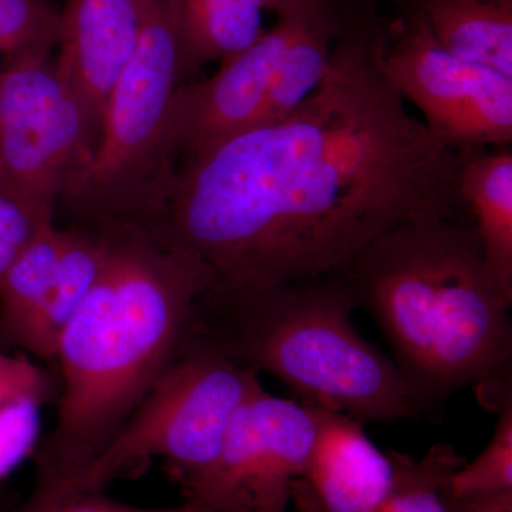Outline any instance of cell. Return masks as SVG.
I'll list each match as a JSON object with an SVG mask.
<instances>
[{
	"mask_svg": "<svg viewBox=\"0 0 512 512\" xmlns=\"http://www.w3.org/2000/svg\"><path fill=\"white\" fill-rule=\"evenodd\" d=\"M382 49L376 26L342 29L301 106L177 165L148 231L200 259L204 295L338 274L392 229L466 210V154L410 113L383 74Z\"/></svg>",
	"mask_w": 512,
	"mask_h": 512,
	"instance_id": "1",
	"label": "cell"
},
{
	"mask_svg": "<svg viewBox=\"0 0 512 512\" xmlns=\"http://www.w3.org/2000/svg\"><path fill=\"white\" fill-rule=\"evenodd\" d=\"M100 231L106 256L99 278L56 350V424L33 454L32 495L40 497L73 483L116 436L184 345L210 286L200 259L146 228Z\"/></svg>",
	"mask_w": 512,
	"mask_h": 512,
	"instance_id": "2",
	"label": "cell"
},
{
	"mask_svg": "<svg viewBox=\"0 0 512 512\" xmlns=\"http://www.w3.org/2000/svg\"><path fill=\"white\" fill-rule=\"evenodd\" d=\"M382 330L421 412L477 387L511 393L512 298L491 275L473 222L427 215L376 239L342 271Z\"/></svg>",
	"mask_w": 512,
	"mask_h": 512,
	"instance_id": "3",
	"label": "cell"
},
{
	"mask_svg": "<svg viewBox=\"0 0 512 512\" xmlns=\"http://www.w3.org/2000/svg\"><path fill=\"white\" fill-rule=\"evenodd\" d=\"M342 272L235 295H202L192 329L239 365L269 373L299 397L359 421L421 412L392 359L353 325Z\"/></svg>",
	"mask_w": 512,
	"mask_h": 512,
	"instance_id": "4",
	"label": "cell"
},
{
	"mask_svg": "<svg viewBox=\"0 0 512 512\" xmlns=\"http://www.w3.org/2000/svg\"><path fill=\"white\" fill-rule=\"evenodd\" d=\"M181 84L167 0H151L137 50L107 99L89 164L60 202L73 227L154 224L177 173L167 124Z\"/></svg>",
	"mask_w": 512,
	"mask_h": 512,
	"instance_id": "5",
	"label": "cell"
},
{
	"mask_svg": "<svg viewBox=\"0 0 512 512\" xmlns=\"http://www.w3.org/2000/svg\"><path fill=\"white\" fill-rule=\"evenodd\" d=\"M256 42L210 79L181 84L168 113L177 168L212 144L284 119L316 89L343 26L330 0H296Z\"/></svg>",
	"mask_w": 512,
	"mask_h": 512,
	"instance_id": "6",
	"label": "cell"
},
{
	"mask_svg": "<svg viewBox=\"0 0 512 512\" xmlns=\"http://www.w3.org/2000/svg\"><path fill=\"white\" fill-rule=\"evenodd\" d=\"M261 386L211 340L190 335L107 447L56 495L96 493L153 458H164L180 487L217 460L241 404ZM39 497V495H36Z\"/></svg>",
	"mask_w": 512,
	"mask_h": 512,
	"instance_id": "7",
	"label": "cell"
},
{
	"mask_svg": "<svg viewBox=\"0 0 512 512\" xmlns=\"http://www.w3.org/2000/svg\"><path fill=\"white\" fill-rule=\"evenodd\" d=\"M97 134L50 56L0 69V171L39 224L57 208L92 157Z\"/></svg>",
	"mask_w": 512,
	"mask_h": 512,
	"instance_id": "8",
	"label": "cell"
},
{
	"mask_svg": "<svg viewBox=\"0 0 512 512\" xmlns=\"http://www.w3.org/2000/svg\"><path fill=\"white\" fill-rule=\"evenodd\" d=\"M384 35L380 66L441 143L460 151L512 143V77L448 52L410 8Z\"/></svg>",
	"mask_w": 512,
	"mask_h": 512,
	"instance_id": "9",
	"label": "cell"
},
{
	"mask_svg": "<svg viewBox=\"0 0 512 512\" xmlns=\"http://www.w3.org/2000/svg\"><path fill=\"white\" fill-rule=\"evenodd\" d=\"M315 436L309 404L276 397L261 384L239 407L214 464L181 487L185 501L215 512L286 508Z\"/></svg>",
	"mask_w": 512,
	"mask_h": 512,
	"instance_id": "10",
	"label": "cell"
},
{
	"mask_svg": "<svg viewBox=\"0 0 512 512\" xmlns=\"http://www.w3.org/2000/svg\"><path fill=\"white\" fill-rule=\"evenodd\" d=\"M306 404L315 414V443L289 501L298 512H375L396 480L392 454L375 446L362 421Z\"/></svg>",
	"mask_w": 512,
	"mask_h": 512,
	"instance_id": "11",
	"label": "cell"
},
{
	"mask_svg": "<svg viewBox=\"0 0 512 512\" xmlns=\"http://www.w3.org/2000/svg\"><path fill=\"white\" fill-rule=\"evenodd\" d=\"M151 0H66L57 67L99 137L114 84L137 50Z\"/></svg>",
	"mask_w": 512,
	"mask_h": 512,
	"instance_id": "12",
	"label": "cell"
},
{
	"mask_svg": "<svg viewBox=\"0 0 512 512\" xmlns=\"http://www.w3.org/2000/svg\"><path fill=\"white\" fill-rule=\"evenodd\" d=\"M104 256L103 231L67 228L66 245L49 284L26 315L0 338V346L22 349L39 359L55 362L64 329L92 291Z\"/></svg>",
	"mask_w": 512,
	"mask_h": 512,
	"instance_id": "13",
	"label": "cell"
},
{
	"mask_svg": "<svg viewBox=\"0 0 512 512\" xmlns=\"http://www.w3.org/2000/svg\"><path fill=\"white\" fill-rule=\"evenodd\" d=\"M458 194L495 282L512 298V148L471 151L461 163Z\"/></svg>",
	"mask_w": 512,
	"mask_h": 512,
	"instance_id": "14",
	"label": "cell"
},
{
	"mask_svg": "<svg viewBox=\"0 0 512 512\" xmlns=\"http://www.w3.org/2000/svg\"><path fill=\"white\" fill-rule=\"evenodd\" d=\"M167 5L181 80L205 64L231 59L265 32V0H167Z\"/></svg>",
	"mask_w": 512,
	"mask_h": 512,
	"instance_id": "15",
	"label": "cell"
},
{
	"mask_svg": "<svg viewBox=\"0 0 512 512\" xmlns=\"http://www.w3.org/2000/svg\"><path fill=\"white\" fill-rule=\"evenodd\" d=\"M448 52L512 77V0H412Z\"/></svg>",
	"mask_w": 512,
	"mask_h": 512,
	"instance_id": "16",
	"label": "cell"
},
{
	"mask_svg": "<svg viewBox=\"0 0 512 512\" xmlns=\"http://www.w3.org/2000/svg\"><path fill=\"white\" fill-rule=\"evenodd\" d=\"M396 480L375 512H460L450 480L466 458L450 444H434L421 458L390 451Z\"/></svg>",
	"mask_w": 512,
	"mask_h": 512,
	"instance_id": "17",
	"label": "cell"
},
{
	"mask_svg": "<svg viewBox=\"0 0 512 512\" xmlns=\"http://www.w3.org/2000/svg\"><path fill=\"white\" fill-rule=\"evenodd\" d=\"M62 33V10L50 0H0V69L50 56Z\"/></svg>",
	"mask_w": 512,
	"mask_h": 512,
	"instance_id": "18",
	"label": "cell"
},
{
	"mask_svg": "<svg viewBox=\"0 0 512 512\" xmlns=\"http://www.w3.org/2000/svg\"><path fill=\"white\" fill-rule=\"evenodd\" d=\"M451 493L466 495L512 491V394L498 407V421L483 453L464 463L450 480Z\"/></svg>",
	"mask_w": 512,
	"mask_h": 512,
	"instance_id": "19",
	"label": "cell"
},
{
	"mask_svg": "<svg viewBox=\"0 0 512 512\" xmlns=\"http://www.w3.org/2000/svg\"><path fill=\"white\" fill-rule=\"evenodd\" d=\"M42 406L35 399L0 404V483L35 454L40 443Z\"/></svg>",
	"mask_w": 512,
	"mask_h": 512,
	"instance_id": "20",
	"label": "cell"
},
{
	"mask_svg": "<svg viewBox=\"0 0 512 512\" xmlns=\"http://www.w3.org/2000/svg\"><path fill=\"white\" fill-rule=\"evenodd\" d=\"M13 512H215L204 505L185 501L175 507L147 508L120 503L107 497L104 491L35 497L30 495L22 507Z\"/></svg>",
	"mask_w": 512,
	"mask_h": 512,
	"instance_id": "21",
	"label": "cell"
},
{
	"mask_svg": "<svg viewBox=\"0 0 512 512\" xmlns=\"http://www.w3.org/2000/svg\"><path fill=\"white\" fill-rule=\"evenodd\" d=\"M52 377L28 356L8 355L0 350V404L18 399L47 403L55 397Z\"/></svg>",
	"mask_w": 512,
	"mask_h": 512,
	"instance_id": "22",
	"label": "cell"
},
{
	"mask_svg": "<svg viewBox=\"0 0 512 512\" xmlns=\"http://www.w3.org/2000/svg\"><path fill=\"white\" fill-rule=\"evenodd\" d=\"M49 227L39 224L19 202L0 194V242L19 251Z\"/></svg>",
	"mask_w": 512,
	"mask_h": 512,
	"instance_id": "23",
	"label": "cell"
},
{
	"mask_svg": "<svg viewBox=\"0 0 512 512\" xmlns=\"http://www.w3.org/2000/svg\"><path fill=\"white\" fill-rule=\"evenodd\" d=\"M456 497V495H454ZM460 512H512V491L456 497Z\"/></svg>",
	"mask_w": 512,
	"mask_h": 512,
	"instance_id": "24",
	"label": "cell"
},
{
	"mask_svg": "<svg viewBox=\"0 0 512 512\" xmlns=\"http://www.w3.org/2000/svg\"><path fill=\"white\" fill-rule=\"evenodd\" d=\"M19 251L0 242V274L8 268L10 262L13 261V258H15Z\"/></svg>",
	"mask_w": 512,
	"mask_h": 512,
	"instance_id": "25",
	"label": "cell"
},
{
	"mask_svg": "<svg viewBox=\"0 0 512 512\" xmlns=\"http://www.w3.org/2000/svg\"><path fill=\"white\" fill-rule=\"evenodd\" d=\"M296 0H265L266 10H271V12L278 13L284 12L286 8L295 3Z\"/></svg>",
	"mask_w": 512,
	"mask_h": 512,
	"instance_id": "26",
	"label": "cell"
},
{
	"mask_svg": "<svg viewBox=\"0 0 512 512\" xmlns=\"http://www.w3.org/2000/svg\"><path fill=\"white\" fill-rule=\"evenodd\" d=\"M0 194L6 195V197L12 198V194H10V190L8 187V183H6L5 177H3L2 171H0Z\"/></svg>",
	"mask_w": 512,
	"mask_h": 512,
	"instance_id": "27",
	"label": "cell"
},
{
	"mask_svg": "<svg viewBox=\"0 0 512 512\" xmlns=\"http://www.w3.org/2000/svg\"><path fill=\"white\" fill-rule=\"evenodd\" d=\"M268 512H286V508H281V510H274V511H268Z\"/></svg>",
	"mask_w": 512,
	"mask_h": 512,
	"instance_id": "28",
	"label": "cell"
}]
</instances>
